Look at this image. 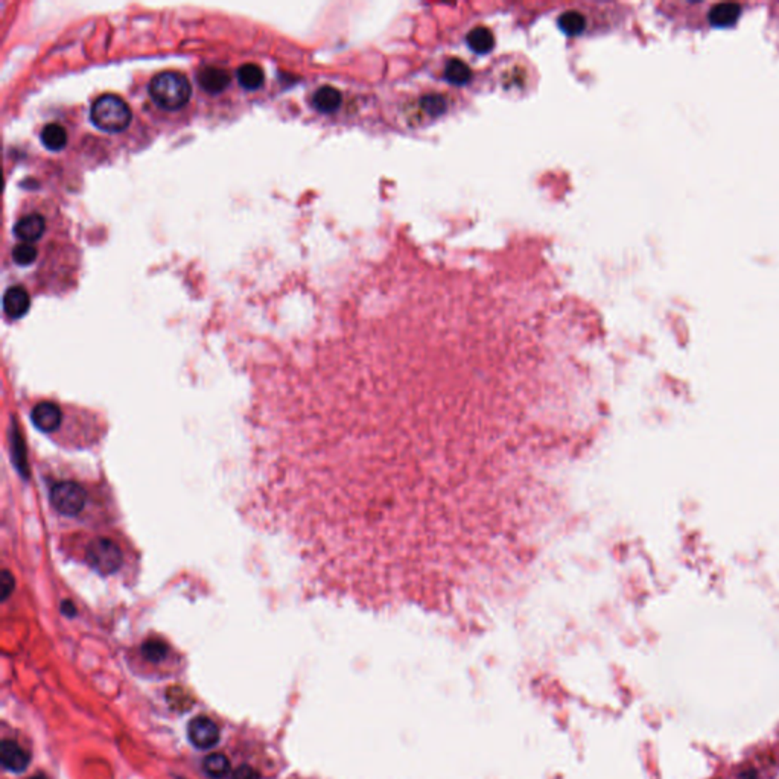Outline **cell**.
Masks as SVG:
<instances>
[{
  "instance_id": "6da1fadb",
  "label": "cell",
  "mask_w": 779,
  "mask_h": 779,
  "mask_svg": "<svg viewBox=\"0 0 779 779\" xmlns=\"http://www.w3.org/2000/svg\"><path fill=\"white\" fill-rule=\"evenodd\" d=\"M150 96L163 110L175 112L189 102L192 85L189 80L179 72H162L150 83Z\"/></svg>"
},
{
  "instance_id": "7a4b0ae2",
  "label": "cell",
  "mask_w": 779,
  "mask_h": 779,
  "mask_svg": "<svg viewBox=\"0 0 779 779\" xmlns=\"http://www.w3.org/2000/svg\"><path fill=\"white\" fill-rule=\"evenodd\" d=\"M92 122L105 133H121L131 124L130 107L116 95H102L90 108Z\"/></svg>"
},
{
  "instance_id": "3957f363",
  "label": "cell",
  "mask_w": 779,
  "mask_h": 779,
  "mask_svg": "<svg viewBox=\"0 0 779 779\" xmlns=\"http://www.w3.org/2000/svg\"><path fill=\"white\" fill-rule=\"evenodd\" d=\"M85 560L100 574L110 576L122 566V549L110 539H95L85 547Z\"/></svg>"
},
{
  "instance_id": "277c9868",
  "label": "cell",
  "mask_w": 779,
  "mask_h": 779,
  "mask_svg": "<svg viewBox=\"0 0 779 779\" xmlns=\"http://www.w3.org/2000/svg\"><path fill=\"white\" fill-rule=\"evenodd\" d=\"M52 507L64 516H75L85 506V490L73 481H61L52 486L49 493Z\"/></svg>"
},
{
  "instance_id": "5b68a950",
  "label": "cell",
  "mask_w": 779,
  "mask_h": 779,
  "mask_svg": "<svg viewBox=\"0 0 779 779\" xmlns=\"http://www.w3.org/2000/svg\"><path fill=\"white\" fill-rule=\"evenodd\" d=\"M187 737L196 749L207 751L220 742V727L210 718L196 717L187 726Z\"/></svg>"
},
{
  "instance_id": "8992f818",
  "label": "cell",
  "mask_w": 779,
  "mask_h": 779,
  "mask_svg": "<svg viewBox=\"0 0 779 779\" xmlns=\"http://www.w3.org/2000/svg\"><path fill=\"white\" fill-rule=\"evenodd\" d=\"M31 420L42 432H54L61 423V411L57 403L40 402L31 411Z\"/></svg>"
},
{
  "instance_id": "52a82bcc",
  "label": "cell",
  "mask_w": 779,
  "mask_h": 779,
  "mask_svg": "<svg viewBox=\"0 0 779 779\" xmlns=\"http://www.w3.org/2000/svg\"><path fill=\"white\" fill-rule=\"evenodd\" d=\"M29 761H31V758H29L28 752H25L16 742L5 739L0 746V763L6 771L20 773L28 767Z\"/></svg>"
},
{
  "instance_id": "ba28073f",
  "label": "cell",
  "mask_w": 779,
  "mask_h": 779,
  "mask_svg": "<svg viewBox=\"0 0 779 779\" xmlns=\"http://www.w3.org/2000/svg\"><path fill=\"white\" fill-rule=\"evenodd\" d=\"M31 308V297L23 287L8 288L4 295V309L9 319H22Z\"/></svg>"
},
{
  "instance_id": "9c48e42d",
  "label": "cell",
  "mask_w": 779,
  "mask_h": 779,
  "mask_svg": "<svg viewBox=\"0 0 779 779\" xmlns=\"http://www.w3.org/2000/svg\"><path fill=\"white\" fill-rule=\"evenodd\" d=\"M46 230V221L42 215L31 213L25 216L14 225V234L18 239L31 244L42 238Z\"/></svg>"
},
{
  "instance_id": "30bf717a",
  "label": "cell",
  "mask_w": 779,
  "mask_h": 779,
  "mask_svg": "<svg viewBox=\"0 0 779 779\" xmlns=\"http://www.w3.org/2000/svg\"><path fill=\"white\" fill-rule=\"evenodd\" d=\"M198 84L204 92L218 95L224 92L230 84V76L222 69L218 67H206L198 73Z\"/></svg>"
},
{
  "instance_id": "8fae6325",
  "label": "cell",
  "mask_w": 779,
  "mask_h": 779,
  "mask_svg": "<svg viewBox=\"0 0 779 779\" xmlns=\"http://www.w3.org/2000/svg\"><path fill=\"white\" fill-rule=\"evenodd\" d=\"M341 101H343V96L340 90L332 85L320 87L319 90L314 93V97H312L314 107L323 113H332L335 110H338Z\"/></svg>"
},
{
  "instance_id": "7c38bea8",
  "label": "cell",
  "mask_w": 779,
  "mask_h": 779,
  "mask_svg": "<svg viewBox=\"0 0 779 779\" xmlns=\"http://www.w3.org/2000/svg\"><path fill=\"white\" fill-rule=\"evenodd\" d=\"M468 44L473 52L477 54H487L492 51V47L495 46V37H493L489 28L477 26L468 34Z\"/></svg>"
},
{
  "instance_id": "4fadbf2b",
  "label": "cell",
  "mask_w": 779,
  "mask_h": 779,
  "mask_svg": "<svg viewBox=\"0 0 779 779\" xmlns=\"http://www.w3.org/2000/svg\"><path fill=\"white\" fill-rule=\"evenodd\" d=\"M236 75H238V81L245 90H258L265 81L263 71L258 64H253V63L241 66Z\"/></svg>"
},
{
  "instance_id": "5bb4252c",
  "label": "cell",
  "mask_w": 779,
  "mask_h": 779,
  "mask_svg": "<svg viewBox=\"0 0 779 779\" xmlns=\"http://www.w3.org/2000/svg\"><path fill=\"white\" fill-rule=\"evenodd\" d=\"M40 139L47 150L60 151L67 145V133L60 124H49L42 130Z\"/></svg>"
},
{
  "instance_id": "9a60e30c",
  "label": "cell",
  "mask_w": 779,
  "mask_h": 779,
  "mask_svg": "<svg viewBox=\"0 0 779 779\" xmlns=\"http://www.w3.org/2000/svg\"><path fill=\"white\" fill-rule=\"evenodd\" d=\"M559 28L566 35H578L586 29V17L578 11H568L559 17Z\"/></svg>"
},
{
  "instance_id": "2e32d148",
  "label": "cell",
  "mask_w": 779,
  "mask_h": 779,
  "mask_svg": "<svg viewBox=\"0 0 779 779\" xmlns=\"http://www.w3.org/2000/svg\"><path fill=\"white\" fill-rule=\"evenodd\" d=\"M204 772L213 779H221L230 772V763L221 754H212L204 759L203 763Z\"/></svg>"
},
{
  "instance_id": "e0dca14e",
  "label": "cell",
  "mask_w": 779,
  "mask_h": 779,
  "mask_svg": "<svg viewBox=\"0 0 779 779\" xmlns=\"http://www.w3.org/2000/svg\"><path fill=\"white\" fill-rule=\"evenodd\" d=\"M739 5L737 4H720L711 9V22L714 25H731L739 16Z\"/></svg>"
},
{
  "instance_id": "ac0fdd59",
  "label": "cell",
  "mask_w": 779,
  "mask_h": 779,
  "mask_svg": "<svg viewBox=\"0 0 779 779\" xmlns=\"http://www.w3.org/2000/svg\"><path fill=\"white\" fill-rule=\"evenodd\" d=\"M445 76L446 80L452 84H457V85H461V84H466L470 76H472V71L470 67L461 60H451L448 64H446V69H445Z\"/></svg>"
},
{
  "instance_id": "d6986e66",
  "label": "cell",
  "mask_w": 779,
  "mask_h": 779,
  "mask_svg": "<svg viewBox=\"0 0 779 779\" xmlns=\"http://www.w3.org/2000/svg\"><path fill=\"white\" fill-rule=\"evenodd\" d=\"M167 646L163 641L159 639H150L142 646V655L145 659L151 660V662H160L167 656Z\"/></svg>"
},
{
  "instance_id": "ffe728a7",
  "label": "cell",
  "mask_w": 779,
  "mask_h": 779,
  "mask_svg": "<svg viewBox=\"0 0 779 779\" xmlns=\"http://www.w3.org/2000/svg\"><path fill=\"white\" fill-rule=\"evenodd\" d=\"M37 249L32 245V244H18L14 246L13 250V259L17 265H20V267H29V265H32L35 261H37Z\"/></svg>"
},
{
  "instance_id": "44dd1931",
  "label": "cell",
  "mask_w": 779,
  "mask_h": 779,
  "mask_svg": "<svg viewBox=\"0 0 779 779\" xmlns=\"http://www.w3.org/2000/svg\"><path fill=\"white\" fill-rule=\"evenodd\" d=\"M446 100L441 95H427L422 100V108L432 116H440L446 112Z\"/></svg>"
},
{
  "instance_id": "7402d4cb",
  "label": "cell",
  "mask_w": 779,
  "mask_h": 779,
  "mask_svg": "<svg viewBox=\"0 0 779 779\" xmlns=\"http://www.w3.org/2000/svg\"><path fill=\"white\" fill-rule=\"evenodd\" d=\"M233 779H261V775L250 766H241L233 772Z\"/></svg>"
},
{
  "instance_id": "603a6c76",
  "label": "cell",
  "mask_w": 779,
  "mask_h": 779,
  "mask_svg": "<svg viewBox=\"0 0 779 779\" xmlns=\"http://www.w3.org/2000/svg\"><path fill=\"white\" fill-rule=\"evenodd\" d=\"M0 588H2V600H6L9 597V594H11V590L14 588V578L13 576L8 573V571L5 569L2 573V580H0Z\"/></svg>"
},
{
  "instance_id": "cb8c5ba5",
  "label": "cell",
  "mask_w": 779,
  "mask_h": 779,
  "mask_svg": "<svg viewBox=\"0 0 779 779\" xmlns=\"http://www.w3.org/2000/svg\"><path fill=\"white\" fill-rule=\"evenodd\" d=\"M63 612H64L66 615H69V617H72V615L75 614V607H73L72 605H69V603H66V605H64V607H63Z\"/></svg>"
},
{
  "instance_id": "d4e9b609",
  "label": "cell",
  "mask_w": 779,
  "mask_h": 779,
  "mask_svg": "<svg viewBox=\"0 0 779 779\" xmlns=\"http://www.w3.org/2000/svg\"><path fill=\"white\" fill-rule=\"evenodd\" d=\"M756 778V773L755 772H749V773H743L742 775V779H755Z\"/></svg>"
},
{
  "instance_id": "484cf974",
  "label": "cell",
  "mask_w": 779,
  "mask_h": 779,
  "mask_svg": "<svg viewBox=\"0 0 779 779\" xmlns=\"http://www.w3.org/2000/svg\"><path fill=\"white\" fill-rule=\"evenodd\" d=\"M29 779H47V778H46V776H44L43 773H40V775H35V776H32V778H29Z\"/></svg>"
}]
</instances>
